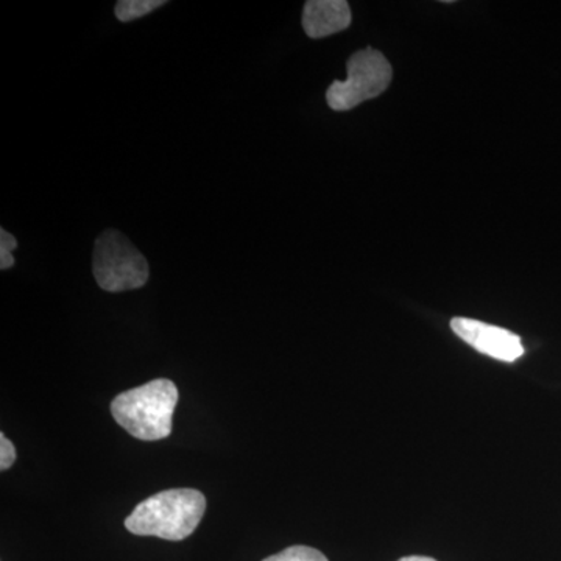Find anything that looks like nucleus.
Here are the masks:
<instances>
[{"label": "nucleus", "instance_id": "f257e3e1", "mask_svg": "<svg viewBox=\"0 0 561 561\" xmlns=\"http://www.w3.org/2000/svg\"><path fill=\"white\" fill-rule=\"evenodd\" d=\"M205 512L206 497L198 490L161 491L140 502L125 519V527L140 537L181 541L194 534Z\"/></svg>", "mask_w": 561, "mask_h": 561}, {"label": "nucleus", "instance_id": "f03ea898", "mask_svg": "<svg viewBox=\"0 0 561 561\" xmlns=\"http://www.w3.org/2000/svg\"><path fill=\"white\" fill-rule=\"evenodd\" d=\"M179 402V389L169 379H154L117 394L111 402V413L131 437L157 442L169 437L172 416Z\"/></svg>", "mask_w": 561, "mask_h": 561}, {"label": "nucleus", "instance_id": "7ed1b4c3", "mask_svg": "<svg viewBox=\"0 0 561 561\" xmlns=\"http://www.w3.org/2000/svg\"><path fill=\"white\" fill-rule=\"evenodd\" d=\"M92 273L102 290H135L149 280V262L124 232L105 230L95 241Z\"/></svg>", "mask_w": 561, "mask_h": 561}, {"label": "nucleus", "instance_id": "20e7f679", "mask_svg": "<svg viewBox=\"0 0 561 561\" xmlns=\"http://www.w3.org/2000/svg\"><path fill=\"white\" fill-rule=\"evenodd\" d=\"M346 80H335L327 91L328 105L334 111L353 110L378 98L393 77L389 60L371 47L356 51L346 62Z\"/></svg>", "mask_w": 561, "mask_h": 561}, {"label": "nucleus", "instance_id": "39448f33", "mask_svg": "<svg viewBox=\"0 0 561 561\" xmlns=\"http://www.w3.org/2000/svg\"><path fill=\"white\" fill-rule=\"evenodd\" d=\"M451 330L457 337L485 356L502 362H515L524 354L522 339L504 328L493 327L483 321L456 317Z\"/></svg>", "mask_w": 561, "mask_h": 561}, {"label": "nucleus", "instance_id": "423d86ee", "mask_svg": "<svg viewBox=\"0 0 561 561\" xmlns=\"http://www.w3.org/2000/svg\"><path fill=\"white\" fill-rule=\"evenodd\" d=\"M351 24L350 3L345 0H309L302 10V28L312 39L327 38Z\"/></svg>", "mask_w": 561, "mask_h": 561}, {"label": "nucleus", "instance_id": "0eeeda50", "mask_svg": "<svg viewBox=\"0 0 561 561\" xmlns=\"http://www.w3.org/2000/svg\"><path fill=\"white\" fill-rule=\"evenodd\" d=\"M165 5V0H119L114 7L117 20L131 22Z\"/></svg>", "mask_w": 561, "mask_h": 561}, {"label": "nucleus", "instance_id": "6e6552de", "mask_svg": "<svg viewBox=\"0 0 561 561\" xmlns=\"http://www.w3.org/2000/svg\"><path fill=\"white\" fill-rule=\"evenodd\" d=\"M262 561H328V559L324 553L309 548V546H291V548L284 549L283 552L275 553Z\"/></svg>", "mask_w": 561, "mask_h": 561}, {"label": "nucleus", "instance_id": "1a4fd4ad", "mask_svg": "<svg viewBox=\"0 0 561 561\" xmlns=\"http://www.w3.org/2000/svg\"><path fill=\"white\" fill-rule=\"evenodd\" d=\"M18 249V241L9 231L0 228V271H9L14 265L13 250Z\"/></svg>", "mask_w": 561, "mask_h": 561}, {"label": "nucleus", "instance_id": "9d476101", "mask_svg": "<svg viewBox=\"0 0 561 561\" xmlns=\"http://www.w3.org/2000/svg\"><path fill=\"white\" fill-rule=\"evenodd\" d=\"M14 461H16V449L13 443L5 437V434H0V470H10Z\"/></svg>", "mask_w": 561, "mask_h": 561}, {"label": "nucleus", "instance_id": "9b49d317", "mask_svg": "<svg viewBox=\"0 0 561 561\" xmlns=\"http://www.w3.org/2000/svg\"><path fill=\"white\" fill-rule=\"evenodd\" d=\"M398 561H437L431 559V557H421V556H411V557H402V559Z\"/></svg>", "mask_w": 561, "mask_h": 561}]
</instances>
